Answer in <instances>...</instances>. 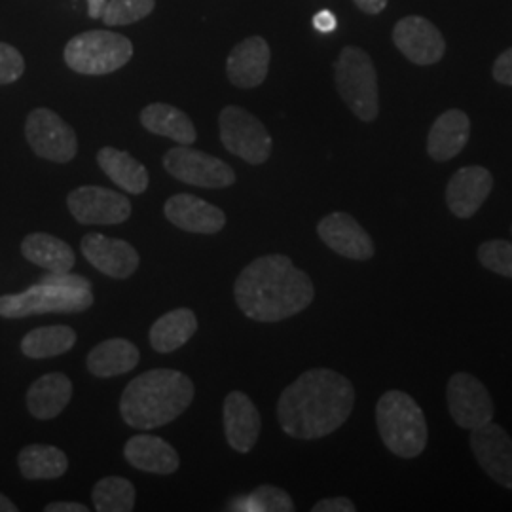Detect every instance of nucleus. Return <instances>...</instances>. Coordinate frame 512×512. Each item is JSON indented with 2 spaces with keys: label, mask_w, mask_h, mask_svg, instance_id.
I'll list each match as a JSON object with an SVG mask.
<instances>
[{
  "label": "nucleus",
  "mask_w": 512,
  "mask_h": 512,
  "mask_svg": "<svg viewBox=\"0 0 512 512\" xmlns=\"http://www.w3.org/2000/svg\"><path fill=\"white\" fill-rule=\"evenodd\" d=\"M74 344L76 332L71 327H38L21 340V351L31 359H48L67 353L69 349H73Z\"/></svg>",
  "instance_id": "nucleus-30"
},
{
  "label": "nucleus",
  "mask_w": 512,
  "mask_h": 512,
  "mask_svg": "<svg viewBox=\"0 0 512 512\" xmlns=\"http://www.w3.org/2000/svg\"><path fill=\"white\" fill-rule=\"evenodd\" d=\"M156 0H109L103 12V21L109 27L131 25L152 14Z\"/></svg>",
  "instance_id": "nucleus-33"
},
{
  "label": "nucleus",
  "mask_w": 512,
  "mask_h": 512,
  "mask_svg": "<svg viewBox=\"0 0 512 512\" xmlns=\"http://www.w3.org/2000/svg\"><path fill=\"white\" fill-rule=\"evenodd\" d=\"M353 2L357 4V8L361 12H365L368 16H376V14L384 12L389 0H353Z\"/></svg>",
  "instance_id": "nucleus-38"
},
{
  "label": "nucleus",
  "mask_w": 512,
  "mask_h": 512,
  "mask_svg": "<svg viewBox=\"0 0 512 512\" xmlns=\"http://www.w3.org/2000/svg\"><path fill=\"white\" fill-rule=\"evenodd\" d=\"M171 224L192 234H217L226 226L224 211L192 194H175L164 205Z\"/></svg>",
  "instance_id": "nucleus-18"
},
{
  "label": "nucleus",
  "mask_w": 512,
  "mask_h": 512,
  "mask_svg": "<svg viewBox=\"0 0 512 512\" xmlns=\"http://www.w3.org/2000/svg\"><path fill=\"white\" fill-rule=\"evenodd\" d=\"M446 401L452 420L461 429H476L494 421L495 404L490 391L469 372H458L446 387Z\"/></svg>",
  "instance_id": "nucleus-11"
},
{
  "label": "nucleus",
  "mask_w": 512,
  "mask_h": 512,
  "mask_svg": "<svg viewBox=\"0 0 512 512\" xmlns=\"http://www.w3.org/2000/svg\"><path fill=\"white\" fill-rule=\"evenodd\" d=\"M194 399L192 380L171 368H156L129 382L120 414L133 429H158L177 420Z\"/></svg>",
  "instance_id": "nucleus-3"
},
{
  "label": "nucleus",
  "mask_w": 512,
  "mask_h": 512,
  "mask_svg": "<svg viewBox=\"0 0 512 512\" xmlns=\"http://www.w3.org/2000/svg\"><path fill=\"white\" fill-rule=\"evenodd\" d=\"M141 361V353L135 344L124 338H110L101 342L88 355V370L97 378H114L128 374Z\"/></svg>",
  "instance_id": "nucleus-25"
},
{
  "label": "nucleus",
  "mask_w": 512,
  "mask_h": 512,
  "mask_svg": "<svg viewBox=\"0 0 512 512\" xmlns=\"http://www.w3.org/2000/svg\"><path fill=\"white\" fill-rule=\"evenodd\" d=\"M230 509L251 512H291L294 511L293 497L275 486H260L253 494L239 497Z\"/></svg>",
  "instance_id": "nucleus-32"
},
{
  "label": "nucleus",
  "mask_w": 512,
  "mask_h": 512,
  "mask_svg": "<svg viewBox=\"0 0 512 512\" xmlns=\"http://www.w3.org/2000/svg\"><path fill=\"white\" fill-rule=\"evenodd\" d=\"M25 73V59L14 46L0 42V86L14 84Z\"/></svg>",
  "instance_id": "nucleus-35"
},
{
  "label": "nucleus",
  "mask_w": 512,
  "mask_h": 512,
  "mask_svg": "<svg viewBox=\"0 0 512 512\" xmlns=\"http://www.w3.org/2000/svg\"><path fill=\"white\" fill-rule=\"evenodd\" d=\"M376 425L385 448L397 458L414 459L427 446L425 414L408 393L387 391L376 404Z\"/></svg>",
  "instance_id": "nucleus-4"
},
{
  "label": "nucleus",
  "mask_w": 512,
  "mask_h": 512,
  "mask_svg": "<svg viewBox=\"0 0 512 512\" xmlns=\"http://www.w3.org/2000/svg\"><path fill=\"white\" fill-rule=\"evenodd\" d=\"M219 133L224 148L247 164H264L272 154L268 129L249 110L236 105L220 110Z\"/></svg>",
  "instance_id": "nucleus-7"
},
{
  "label": "nucleus",
  "mask_w": 512,
  "mask_h": 512,
  "mask_svg": "<svg viewBox=\"0 0 512 512\" xmlns=\"http://www.w3.org/2000/svg\"><path fill=\"white\" fill-rule=\"evenodd\" d=\"M471 450L486 475L512 490V439L501 425L490 421L473 429Z\"/></svg>",
  "instance_id": "nucleus-13"
},
{
  "label": "nucleus",
  "mask_w": 512,
  "mask_h": 512,
  "mask_svg": "<svg viewBox=\"0 0 512 512\" xmlns=\"http://www.w3.org/2000/svg\"><path fill=\"white\" fill-rule=\"evenodd\" d=\"M164 167L177 181L200 188H226L236 183L230 165L190 145L171 148L164 156Z\"/></svg>",
  "instance_id": "nucleus-10"
},
{
  "label": "nucleus",
  "mask_w": 512,
  "mask_h": 512,
  "mask_svg": "<svg viewBox=\"0 0 512 512\" xmlns=\"http://www.w3.org/2000/svg\"><path fill=\"white\" fill-rule=\"evenodd\" d=\"M82 255L101 274L114 279H126L139 268V253L128 241L107 238L103 234H88L82 238Z\"/></svg>",
  "instance_id": "nucleus-17"
},
{
  "label": "nucleus",
  "mask_w": 512,
  "mask_h": 512,
  "mask_svg": "<svg viewBox=\"0 0 512 512\" xmlns=\"http://www.w3.org/2000/svg\"><path fill=\"white\" fill-rule=\"evenodd\" d=\"M92 304L90 289L40 283L38 287L18 296H0V315L12 319L48 311H84Z\"/></svg>",
  "instance_id": "nucleus-8"
},
{
  "label": "nucleus",
  "mask_w": 512,
  "mask_h": 512,
  "mask_svg": "<svg viewBox=\"0 0 512 512\" xmlns=\"http://www.w3.org/2000/svg\"><path fill=\"white\" fill-rule=\"evenodd\" d=\"M92 499L97 512H131L135 507V486L128 478L107 476L95 484Z\"/></svg>",
  "instance_id": "nucleus-31"
},
{
  "label": "nucleus",
  "mask_w": 512,
  "mask_h": 512,
  "mask_svg": "<svg viewBox=\"0 0 512 512\" xmlns=\"http://www.w3.org/2000/svg\"><path fill=\"white\" fill-rule=\"evenodd\" d=\"M198 317L188 308H177L162 315L150 329V346L158 353H173L196 334Z\"/></svg>",
  "instance_id": "nucleus-28"
},
{
  "label": "nucleus",
  "mask_w": 512,
  "mask_h": 512,
  "mask_svg": "<svg viewBox=\"0 0 512 512\" xmlns=\"http://www.w3.org/2000/svg\"><path fill=\"white\" fill-rule=\"evenodd\" d=\"M222 418L230 448L239 454H249L255 448L262 429V420L253 401L241 391H232L224 401Z\"/></svg>",
  "instance_id": "nucleus-20"
},
{
  "label": "nucleus",
  "mask_w": 512,
  "mask_h": 512,
  "mask_svg": "<svg viewBox=\"0 0 512 512\" xmlns=\"http://www.w3.org/2000/svg\"><path fill=\"white\" fill-rule=\"evenodd\" d=\"M393 42L408 61L421 67L439 63L446 54V42L439 29L421 16H406L397 21Z\"/></svg>",
  "instance_id": "nucleus-14"
},
{
  "label": "nucleus",
  "mask_w": 512,
  "mask_h": 512,
  "mask_svg": "<svg viewBox=\"0 0 512 512\" xmlns=\"http://www.w3.org/2000/svg\"><path fill=\"white\" fill-rule=\"evenodd\" d=\"M21 255L50 274H69L76 262L69 243L44 232H35L23 239Z\"/></svg>",
  "instance_id": "nucleus-24"
},
{
  "label": "nucleus",
  "mask_w": 512,
  "mask_h": 512,
  "mask_svg": "<svg viewBox=\"0 0 512 512\" xmlns=\"http://www.w3.org/2000/svg\"><path fill=\"white\" fill-rule=\"evenodd\" d=\"M124 456L129 465L152 475H173L181 465L179 454L169 442L145 433L135 435L126 442Z\"/></svg>",
  "instance_id": "nucleus-22"
},
{
  "label": "nucleus",
  "mask_w": 512,
  "mask_h": 512,
  "mask_svg": "<svg viewBox=\"0 0 512 512\" xmlns=\"http://www.w3.org/2000/svg\"><path fill=\"white\" fill-rule=\"evenodd\" d=\"M0 512H18V507L6 495L0 494Z\"/></svg>",
  "instance_id": "nucleus-42"
},
{
  "label": "nucleus",
  "mask_w": 512,
  "mask_h": 512,
  "mask_svg": "<svg viewBox=\"0 0 512 512\" xmlns=\"http://www.w3.org/2000/svg\"><path fill=\"white\" fill-rule=\"evenodd\" d=\"M21 475L29 480H52L65 475L69 459L63 450L46 444H29L18 456Z\"/></svg>",
  "instance_id": "nucleus-29"
},
{
  "label": "nucleus",
  "mask_w": 512,
  "mask_h": 512,
  "mask_svg": "<svg viewBox=\"0 0 512 512\" xmlns=\"http://www.w3.org/2000/svg\"><path fill=\"white\" fill-rule=\"evenodd\" d=\"M65 63L74 73L103 76L122 69L131 55L129 38L112 31H86L71 38L65 46Z\"/></svg>",
  "instance_id": "nucleus-6"
},
{
  "label": "nucleus",
  "mask_w": 512,
  "mask_h": 512,
  "mask_svg": "<svg viewBox=\"0 0 512 512\" xmlns=\"http://www.w3.org/2000/svg\"><path fill=\"white\" fill-rule=\"evenodd\" d=\"M492 74H494V78L499 84L512 86V48L505 50L503 54L495 59Z\"/></svg>",
  "instance_id": "nucleus-37"
},
{
  "label": "nucleus",
  "mask_w": 512,
  "mask_h": 512,
  "mask_svg": "<svg viewBox=\"0 0 512 512\" xmlns=\"http://www.w3.org/2000/svg\"><path fill=\"white\" fill-rule=\"evenodd\" d=\"M313 512H355L357 507L355 503L348 497H329V499H321L317 501L313 507Z\"/></svg>",
  "instance_id": "nucleus-36"
},
{
  "label": "nucleus",
  "mask_w": 512,
  "mask_h": 512,
  "mask_svg": "<svg viewBox=\"0 0 512 512\" xmlns=\"http://www.w3.org/2000/svg\"><path fill=\"white\" fill-rule=\"evenodd\" d=\"M355 387L332 368H311L289 385L277 401L281 429L300 440L323 439L348 421Z\"/></svg>",
  "instance_id": "nucleus-1"
},
{
  "label": "nucleus",
  "mask_w": 512,
  "mask_h": 512,
  "mask_svg": "<svg viewBox=\"0 0 512 512\" xmlns=\"http://www.w3.org/2000/svg\"><path fill=\"white\" fill-rule=\"evenodd\" d=\"M239 310L258 323H277L306 310L315 298L310 275L285 255L253 260L234 285Z\"/></svg>",
  "instance_id": "nucleus-2"
},
{
  "label": "nucleus",
  "mask_w": 512,
  "mask_h": 512,
  "mask_svg": "<svg viewBox=\"0 0 512 512\" xmlns=\"http://www.w3.org/2000/svg\"><path fill=\"white\" fill-rule=\"evenodd\" d=\"M141 124L154 135L167 137L179 145H192L198 139L192 120L183 110L165 103H152L141 112Z\"/></svg>",
  "instance_id": "nucleus-26"
},
{
  "label": "nucleus",
  "mask_w": 512,
  "mask_h": 512,
  "mask_svg": "<svg viewBox=\"0 0 512 512\" xmlns=\"http://www.w3.org/2000/svg\"><path fill=\"white\" fill-rule=\"evenodd\" d=\"M107 2L109 0H88V16L92 19L103 18Z\"/></svg>",
  "instance_id": "nucleus-41"
},
{
  "label": "nucleus",
  "mask_w": 512,
  "mask_h": 512,
  "mask_svg": "<svg viewBox=\"0 0 512 512\" xmlns=\"http://www.w3.org/2000/svg\"><path fill=\"white\" fill-rule=\"evenodd\" d=\"M336 90L361 122H374L380 114L378 74L365 50L346 46L334 63Z\"/></svg>",
  "instance_id": "nucleus-5"
},
{
  "label": "nucleus",
  "mask_w": 512,
  "mask_h": 512,
  "mask_svg": "<svg viewBox=\"0 0 512 512\" xmlns=\"http://www.w3.org/2000/svg\"><path fill=\"white\" fill-rule=\"evenodd\" d=\"M471 135V120L459 109L442 112L431 126L427 137V154L435 162H448L467 147Z\"/></svg>",
  "instance_id": "nucleus-21"
},
{
  "label": "nucleus",
  "mask_w": 512,
  "mask_h": 512,
  "mask_svg": "<svg viewBox=\"0 0 512 512\" xmlns=\"http://www.w3.org/2000/svg\"><path fill=\"white\" fill-rule=\"evenodd\" d=\"M494 190V175L482 165L458 169L446 186V205L458 219H471Z\"/></svg>",
  "instance_id": "nucleus-15"
},
{
  "label": "nucleus",
  "mask_w": 512,
  "mask_h": 512,
  "mask_svg": "<svg viewBox=\"0 0 512 512\" xmlns=\"http://www.w3.org/2000/svg\"><path fill=\"white\" fill-rule=\"evenodd\" d=\"M317 234L336 255L349 260H368L376 253L374 241L365 228L348 213L336 211L319 220Z\"/></svg>",
  "instance_id": "nucleus-16"
},
{
  "label": "nucleus",
  "mask_w": 512,
  "mask_h": 512,
  "mask_svg": "<svg viewBox=\"0 0 512 512\" xmlns=\"http://www.w3.org/2000/svg\"><path fill=\"white\" fill-rule=\"evenodd\" d=\"M25 137L37 156L55 164L71 162L78 152L74 129L54 110H33L25 122Z\"/></svg>",
  "instance_id": "nucleus-9"
},
{
  "label": "nucleus",
  "mask_w": 512,
  "mask_h": 512,
  "mask_svg": "<svg viewBox=\"0 0 512 512\" xmlns=\"http://www.w3.org/2000/svg\"><path fill=\"white\" fill-rule=\"evenodd\" d=\"M270 57V46L264 38L249 37L241 40L226 59L228 80L243 90L260 86L268 76Z\"/></svg>",
  "instance_id": "nucleus-19"
},
{
  "label": "nucleus",
  "mask_w": 512,
  "mask_h": 512,
  "mask_svg": "<svg viewBox=\"0 0 512 512\" xmlns=\"http://www.w3.org/2000/svg\"><path fill=\"white\" fill-rule=\"evenodd\" d=\"M73 397V384L63 372H50L38 378L27 391V408L37 420L57 418Z\"/></svg>",
  "instance_id": "nucleus-23"
},
{
  "label": "nucleus",
  "mask_w": 512,
  "mask_h": 512,
  "mask_svg": "<svg viewBox=\"0 0 512 512\" xmlns=\"http://www.w3.org/2000/svg\"><path fill=\"white\" fill-rule=\"evenodd\" d=\"M97 164L112 183L129 194H143L148 188L147 167L124 150L114 147L101 148L97 152Z\"/></svg>",
  "instance_id": "nucleus-27"
},
{
  "label": "nucleus",
  "mask_w": 512,
  "mask_h": 512,
  "mask_svg": "<svg viewBox=\"0 0 512 512\" xmlns=\"http://www.w3.org/2000/svg\"><path fill=\"white\" fill-rule=\"evenodd\" d=\"M313 27L321 33H332L336 29V18L330 12H319L313 18Z\"/></svg>",
  "instance_id": "nucleus-39"
},
{
  "label": "nucleus",
  "mask_w": 512,
  "mask_h": 512,
  "mask_svg": "<svg viewBox=\"0 0 512 512\" xmlns=\"http://www.w3.org/2000/svg\"><path fill=\"white\" fill-rule=\"evenodd\" d=\"M46 512H88V507L82 503H67V501H59V503H50L44 507Z\"/></svg>",
  "instance_id": "nucleus-40"
},
{
  "label": "nucleus",
  "mask_w": 512,
  "mask_h": 512,
  "mask_svg": "<svg viewBox=\"0 0 512 512\" xmlns=\"http://www.w3.org/2000/svg\"><path fill=\"white\" fill-rule=\"evenodd\" d=\"M67 207L80 224L114 226L131 215V203L124 194L103 186H80L67 198Z\"/></svg>",
  "instance_id": "nucleus-12"
},
{
  "label": "nucleus",
  "mask_w": 512,
  "mask_h": 512,
  "mask_svg": "<svg viewBox=\"0 0 512 512\" xmlns=\"http://www.w3.org/2000/svg\"><path fill=\"white\" fill-rule=\"evenodd\" d=\"M478 262L501 277L512 279V241L488 239L478 247Z\"/></svg>",
  "instance_id": "nucleus-34"
},
{
  "label": "nucleus",
  "mask_w": 512,
  "mask_h": 512,
  "mask_svg": "<svg viewBox=\"0 0 512 512\" xmlns=\"http://www.w3.org/2000/svg\"><path fill=\"white\" fill-rule=\"evenodd\" d=\"M511 234H512V228H511Z\"/></svg>",
  "instance_id": "nucleus-43"
}]
</instances>
